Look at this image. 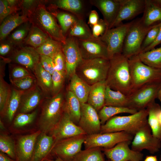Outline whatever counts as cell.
<instances>
[{
	"mask_svg": "<svg viewBox=\"0 0 161 161\" xmlns=\"http://www.w3.org/2000/svg\"><path fill=\"white\" fill-rule=\"evenodd\" d=\"M86 135H80L59 141L54 145L51 152L64 160L73 159L81 151Z\"/></svg>",
	"mask_w": 161,
	"mask_h": 161,
	"instance_id": "obj_12",
	"label": "cell"
},
{
	"mask_svg": "<svg viewBox=\"0 0 161 161\" xmlns=\"http://www.w3.org/2000/svg\"><path fill=\"white\" fill-rule=\"evenodd\" d=\"M24 91L14 88L12 89L4 112L9 122H11L13 120L19 107L21 97Z\"/></svg>",
	"mask_w": 161,
	"mask_h": 161,
	"instance_id": "obj_34",
	"label": "cell"
},
{
	"mask_svg": "<svg viewBox=\"0 0 161 161\" xmlns=\"http://www.w3.org/2000/svg\"><path fill=\"white\" fill-rule=\"evenodd\" d=\"M28 20L27 16L16 13L7 17L1 24L0 40H4L13 30Z\"/></svg>",
	"mask_w": 161,
	"mask_h": 161,
	"instance_id": "obj_27",
	"label": "cell"
},
{
	"mask_svg": "<svg viewBox=\"0 0 161 161\" xmlns=\"http://www.w3.org/2000/svg\"><path fill=\"white\" fill-rule=\"evenodd\" d=\"M62 50L66 63V75L71 77L75 73L76 68L83 58L75 38H66L65 44H62Z\"/></svg>",
	"mask_w": 161,
	"mask_h": 161,
	"instance_id": "obj_17",
	"label": "cell"
},
{
	"mask_svg": "<svg viewBox=\"0 0 161 161\" xmlns=\"http://www.w3.org/2000/svg\"><path fill=\"white\" fill-rule=\"evenodd\" d=\"M57 8L67 10L76 15L79 18L78 14L82 11L83 5L80 0H58L54 3Z\"/></svg>",
	"mask_w": 161,
	"mask_h": 161,
	"instance_id": "obj_39",
	"label": "cell"
},
{
	"mask_svg": "<svg viewBox=\"0 0 161 161\" xmlns=\"http://www.w3.org/2000/svg\"><path fill=\"white\" fill-rule=\"evenodd\" d=\"M12 44L9 41L2 43L0 46V54L4 56L7 54L11 51Z\"/></svg>",
	"mask_w": 161,
	"mask_h": 161,
	"instance_id": "obj_54",
	"label": "cell"
},
{
	"mask_svg": "<svg viewBox=\"0 0 161 161\" xmlns=\"http://www.w3.org/2000/svg\"><path fill=\"white\" fill-rule=\"evenodd\" d=\"M66 75V73L56 70L52 75V92L54 96L59 93L63 86Z\"/></svg>",
	"mask_w": 161,
	"mask_h": 161,
	"instance_id": "obj_46",
	"label": "cell"
},
{
	"mask_svg": "<svg viewBox=\"0 0 161 161\" xmlns=\"http://www.w3.org/2000/svg\"><path fill=\"white\" fill-rule=\"evenodd\" d=\"M16 13L9 6L7 0H0V24L7 17Z\"/></svg>",
	"mask_w": 161,
	"mask_h": 161,
	"instance_id": "obj_50",
	"label": "cell"
},
{
	"mask_svg": "<svg viewBox=\"0 0 161 161\" xmlns=\"http://www.w3.org/2000/svg\"><path fill=\"white\" fill-rule=\"evenodd\" d=\"M157 98L160 102H161V87L159 92Z\"/></svg>",
	"mask_w": 161,
	"mask_h": 161,
	"instance_id": "obj_62",
	"label": "cell"
},
{
	"mask_svg": "<svg viewBox=\"0 0 161 161\" xmlns=\"http://www.w3.org/2000/svg\"><path fill=\"white\" fill-rule=\"evenodd\" d=\"M106 86V80L98 82L91 86L87 102L97 112L105 106Z\"/></svg>",
	"mask_w": 161,
	"mask_h": 161,
	"instance_id": "obj_25",
	"label": "cell"
},
{
	"mask_svg": "<svg viewBox=\"0 0 161 161\" xmlns=\"http://www.w3.org/2000/svg\"><path fill=\"white\" fill-rule=\"evenodd\" d=\"M146 109L126 116H114L101 126L100 133L124 131L134 136L142 128L148 124Z\"/></svg>",
	"mask_w": 161,
	"mask_h": 161,
	"instance_id": "obj_2",
	"label": "cell"
},
{
	"mask_svg": "<svg viewBox=\"0 0 161 161\" xmlns=\"http://www.w3.org/2000/svg\"><path fill=\"white\" fill-rule=\"evenodd\" d=\"M134 136L124 131L100 133L87 135L83 143L85 149L98 147L111 148L124 141H132Z\"/></svg>",
	"mask_w": 161,
	"mask_h": 161,
	"instance_id": "obj_9",
	"label": "cell"
},
{
	"mask_svg": "<svg viewBox=\"0 0 161 161\" xmlns=\"http://www.w3.org/2000/svg\"><path fill=\"white\" fill-rule=\"evenodd\" d=\"M49 37L41 29L33 25L24 41L27 44L36 49L43 44Z\"/></svg>",
	"mask_w": 161,
	"mask_h": 161,
	"instance_id": "obj_32",
	"label": "cell"
},
{
	"mask_svg": "<svg viewBox=\"0 0 161 161\" xmlns=\"http://www.w3.org/2000/svg\"><path fill=\"white\" fill-rule=\"evenodd\" d=\"M69 36L78 38L93 36L89 28L81 18H78L69 30Z\"/></svg>",
	"mask_w": 161,
	"mask_h": 161,
	"instance_id": "obj_38",
	"label": "cell"
},
{
	"mask_svg": "<svg viewBox=\"0 0 161 161\" xmlns=\"http://www.w3.org/2000/svg\"><path fill=\"white\" fill-rule=\"evenodd\" d=\"M140 60L145 64L161 69V46L138 54Z\"/></svg>",
	"mask_w": 161,
	"mask_h": 161,
	"instance_id": "obj_35",
	"label": "cell"
},
{
	"mask_svg": "<svg viewBox=\"0 0 161 161\" xmlns=\"http://www.w3.org/2000/svg\"><path fill=\"white\" fill-rule=\"evenodd\" d=\"M41 132L39 130L18 139L16 145V161H31L37 138Z\"/></svg>",
	"mask_w": 161,
	"mask_h": 161,
	"instance_id": "obj_19",
	"label": "cell"
},
{
	"mask_svg": "<svg viewBox=\"0 0 161 161\" xmlns=\"http://www.w3.org/2000/svg\"><path fill=\"white\" fill-rule=\"evenodd\" d=\"M38 1L33 0H24L21 1V8L22 15L28 18L33 11L40 4Z\"/></svg>",
	"mask_w": 161,
	"mask_h": 161,
	"instance_id": "obj_48",
	"label": "cell"
},
{
	"mask_svg": "<svg viewBox=\"0 0 161 161\" xmlns=\"http://www.w3.org/2000/svg\"><path fill=\"white\" fill-rule=\"evenodd\" d=\"M145 0H120V6L117 15L109 29L116 27L126 20L134 18L143 13Z\"/></svg>",
	"mask_w": 161,
	"mask_h": 161,
	"instance_id": "obj_18",
	"label": "cell"
},
{
	"mask_svg": "<svg viewBox=\"0 0 161 161\" xmlns=\"http://www.w3.org/2000/svg\"><path fill=\"white\" fill-rule=\"evenodd\" d=\"M33 25L36 26L53 39L65 43L66 37L53 16L40 3L29 18Z\"/></svg>",
	"mask_w": 161,
	"mask_h": 161,
	"instance_id": "obj_5",
	"label": "cell"
},
{
	"mask_svg": "<svg viewBox=\"0 0 161 161\" xmlns=\"http://www.w3.org/2000/svg\"><path fill=\"white\" fill-rule=\"evenodd\" d=\"M132 21L108 29L99 38L106 45L110 59L114 55L122 53L126 35Z\"/></svg>",
	"mask_w": 161,
	"mask_h": 161,
	"instance_id": "obj_10",
	"label": "cell"
},
{
	"mask_svg": "<svg viewBox=\"0 0 161 161\" xmlns=\"http://www.w3.org/2000/svg\"><path fill=\"white\" fill-rule=\"evenodd\" d=\"M158 118L159 122L161 125V110L159 113Z\"/></svg>",
	"mask_w": 161,
	"mask_h": 161,
	"instance_id": "obj_61",
	"label": "cell"
},
{
	"mask_svg": "<svg viewBox=\"0 0 161 161\" xmlns=\"http://www.w3.org/2000/svg\"><path fill=\"white\" fill-rule=\"evenodd\" d=\"M0 129L2 130H4L5 129L4 124L1 120L0 121Z\"/></svg>",
	"mask_w": 161,
	"mask_h": 161,
	"instance_id": "obj_60",
	"label": "cell"
},
{
	"mask_svg": "<svg viewBox=\"0 0 161 161\" xmlns=\"http://www.w3.org/2000/svg\"><path fill=\"white\" fill-rule=\"evenodd\" d=\"M161 83L145 85L133 92L127 96V107L139 111L155 102L158 98Z\"/></svg>",
	"mask_w": 161,
	"mask_h": 161,
	"instance_id": "obj_8",
	"label": "cell"
},
{
	"mask_svg": "<svg viewBox=\"0 0 161 161\" xmlns=\"http://www.w3.org/2000/svg\"><path fill=\"white\" fill-rule=\"evenodd\" d=\"M83 59L103 58L110 60L107 47L100 38H76Z\"/></svg>",
	"mask_w": 161,
	"mask_h": 161,
	"instance_id": "obj_11",
	"label": "cell"
},
{
	"mask_svg": "<svg viewBox=\"0 0 161 161\" xmlns=\"http://www.w3.org/2000/svg\"><path fill=\"white\" fill-rule=\"evenodd\" d=\"M30 28L27 23L15 30L10 35L8 41L12 45L20 43L27 36Z\"/></svg>",
	"mask_w": 161,
	"mask_h": 161,
	"instance_id": "obj_43",
	"label": "cell"
},
{
	"mask_svg": "<svg viewBox=\"0 0 161 161\" xmlns=\"http://www.w3.org/2000/svg\"><path fill=\"white\" fill-rule=\"evenodd\" d=\"M90 2L101 12L108 29H109L117 15L120 0H93Z\"/></svg>",
	"mask_w": 161,
	"mask_h": 161,
	"instance_id": "obj_21",
	"label": "cell"
},
{
	"mask_svg": "<svg viewBox=\"0 0 161 161\" xmlns=\"http://www.w3.org/2000/svg\"><path fill=\"white\" fill-rule=\"evenodd\" d=\"M107 85L127 97L132 92L128 58L122 53L114 55L110 59V66L106 80Z\"/></svg>",
	"mask_w": 161,
	"mask_h": 161,
	"instance_id": "obj_1",
	"label": "cell"
},
{
	"mask_svg": "<svg viewBox=\"0 0 161 161\" xmlns=\"http://www.w3.org/2000/svg\"><path fill=\"white\" fill-rule=\"evenodd\" d=\"M11 92L6 82L2 77L0 80V111L1 113L4 112L10 98Z\"/></svg>",
	"mask_w": 161,
	"mask_h": 161,
	"instance_id": "obj_44",
	"label": "cell"
},
{
	"mask_svg": "<svg viewBox=\"0 0 161 161\" xmlns=\"http://www.w3.org/2000/svg\"><path fill=\"white\" fill-rule=\"evenodd\" d=\"M161 25V22L154 25L148 32L142 44L141 52L155 41L159 31Z\"/></svg>",
	"mask_w": 161,
	"mask_h": 161,
	"instance_id": "obj_47",
	"label": "cell"
},
{
	"mask_svg": "<svg viewBox=\"0 0 161 161\" xmlns=\"http://www.w3.org/2000/svg\"><path fill=\"white\" fill-rule=\"evenodd\" d=\"M37 112L35 111L31 113H20L15 118L13 124L16 128H21L32 123L35 118Z\"/></svg>",
	"mask_w": 161,
	"mask_h": 161,
	"instance_id": "obj_45",
	"label": "cell"
},
{
	"mask_svg": "<svg viewBox=\"0 0 161 161\" xmlns=\"http://www.w3.org/2000/svg\"><path fill=\"white\" fill-rule=\"evenodd\" d=\"M10 81L18 89L23 91L28 90L35 86L36 82L34 75L17 79H10Z\"/></svg>",
	"mask_w": 161,
	"mask_h": 161,
	"instance_id": "obj_42",
	"label": "cell"
},
{
	"mask_svg": "<svg viewBox=\"0 0 161 161\" xmlns=\"http://www.w3.org/2000/svg\"><path fill=\"white\" fill-rule=\"evenodd\" d=\"M99 19L98 14L95 10H92L89 15L88 23L93 26L96 24Z\"/></svg>",
	"mask_w": 161,
	"mask_h": 161,
	"instance_id": "obj_55",
	"label": "cell"
},
{
	"mask_svg": "<svg viewBox=\"0 0 161 161\" xmlns=\"http://www.w3.org/2000/svg\"><path fill=\"white\" fill-rule=\"evenodd\" d=\"M110 60L103 58L82 59L77 66L75 74L90 86L106 80Z\"/></svg>",
	"mask_w": 161,
	"mask_h": 161,
	"instance_id": "obj_4",
	"label": "cell"
},
{
	"mask_svg": "<svg viewBox=\"0 0 161 161\" xmlns=\"http://www.w3.org/2000/svg\"><path fill=\"white\" fill-rule=\"evenodd\" d=\"M137 111L136 110L126 107L104 106L98 112V114L102 125L110 118L117 114L123 113L132 114Z\"/></svg>",
	"mask_w": 161,
	"mask_h": 161,
	"instance_id": "obj_33",
	"label": "cell"
},
{
	"mask_svg": "<svg viewBox=\"0 0 161 161\" xmlns=\"http://www.w3.org/2000/svg\"><path fill=\"white\" fill-rule=\"evenodd\" d=\"M62 44L50 37L38 47L35 49L40 55H44L52 58L55 55L62 49Z\"/></svg>",
	"mask_w": 161,
	"mask_h": 161,
	"instance_id": "obj_36",
	"label": "cell"
},
{
	"mask_svg": "<svg viewBox=\"0 0 161 161\" xmlns=\"http://www.w3.org/2000/svg\"><path fill=\"white\" fill-rule=\"evenodd\" d=\"M40 62L44 69L51 75L55 70L52 59L51 57L40 55Z\"/></svg>",
	"mask_w": 161,
	"mask_h": 161,
	"instance_id": "obj_53",
	"label": "cell"
},
{
	"mask_svg": "<svg viewBox=\"0 0 161 161\" xmlns=\"http://www.w3.org/2000/svg\"><path fill=\"white\" fill-rule=\"evenodd\" d=\"M55 15L64 35L69 31L78 19L70 14L64 12L57 13Z\"/></svg>",
	"mask_w": 161,
	"mask_h": 161,
	"instance_id": "obj_41",
	"label": "cell"
},
{
	"mask_svg": "<svg viewBox=\"0 0 161 161\" xmlns=\"http://www.w3.org/2000/svg\"><path fill=\"white\" fill-rule=\"evenodd\" d=\"M0 150L11 159H16V145L13 139L6 134H0Z\"/></svg>",
	"mask_w": 161,
	"mask_h": 161,
	"instance_id": "obj_40",
	"label": "cell"
},
{
	"mask_svg": "<svg viewBox=\"0 0 161 161\" xmlns=\"http://www.w3.org/2000/svg\"><path fill=\"white\" fill-rule=\"evenodd\" d=\"M146 109L148 113V123L152 134L161 141V125L158 118L159 113L161 110L160 106L155 102Z\"/></svg>",
	"mask_w": 161,
	"mask_h": 161,
	"instance_id": "obj_29",
	"label": "cell"
},
{
	"mask_svg": "<svg viewBox=\"0 0 161 161\" xmlns=\"http://www.w3.org/2000/svg\"><path fill=\"white\" fill-rule=\"evenodd\" d=\"M141 20L145 26L150 27L161 22V0H145V7Z\"/></svg>",
	"mask_w": 161,
	"mask_h": 161,
	"instance_id": "obj_23",
	"label": "cell"
},
{
	"mask_svg": "<svg viewBox=\"0 0 161 161\" xmlns=\"http://www.w3.org/2000/svg\"><path fill=\"white\" fill-rule=\"evenodd\" d=\"M128 62L132 92L147 84L161 83V69L145 64L138 54L128 58Z\"/></svg>",
	"mask_w": 161,
	"mask_h": 161,
	"instance_id": "obj_3",
	"label": "cell"
},
{
	"mask_svg": "<svg viewBox=\"0 0 161 161\" xmlns=\"http://www.w3.org/2000/svg\"><path fill=\"white\" fill-rule=\"evenodd\" d=\"M70 78L68 90L76 97L81 103H86L91 86L86 83L75 73Z\"/></svg>",
	"mask_w": 161,
	"mask_h": 161,
	"instance_id": "obj_26",
	"label": "cell"
},
{
	"mask_svg": "<svg viewBox=\"0 0 161 161\" xmlns=\"http://www.w3.org/2000/svg\"><path fill=\"white\" fill-rule=\"evenodd\" d=\"M41 97V91L37 86L25 91L19 106L20 113H26L34 109L39 104Z\"/></svg>",
	"mask_w": 161,
	"mask_h": 161,
	"instance_id": "obj_24",
	"label": "cell"
},
{
	"mask_svg": "<svg viewBox=\"0 0 161 161\" xmlns=\"http://www.w3.org/2000/svg\"><path fill=\"white\" fill-rule=\"evenodd\" d=\"M131 141L121 142L111 148H101V150L111 161H140L143 154L140 152L130 148L129 145Z\"/></svg>",
	"mask_w": 161,
	"mask_h": 161,
	"instance_id": "obj_15",
	"label": "cell"
},
{
	"mask_svg": "<svg viewBox=\"0 0 161 161\" xmlns=\"http://www.w3.org/2000/svg\"><path fill=\"white\" fill-rule=\"evenodd\" d=\"M101 151L98 147L81 150L74 157V161H104Z\"/></svg>",
	"mask_w": 161,
	"mask_h": 161,
	"instance_id": "obj_37",
	"label": "cell"
},
{
	"mask_svg": "<svg viewBox=\"0 0 161 161\" xmlns=\"http://www.w3.org/2000/svg\"><path fill=\"white\" fill-rule=\"evenodd\" d=\"M52 59L55 70L66 73L65 58L62 49L59 51Z\"/></svg>",
	"mask_w": 161,
	"mask_h": 161,
	"instance_id": "obj_49",
	"label": "cell"
},
{
	"mask_svg": "<svg viewBox=\"0 0 161 161\" xmlns=\"http://www.w3.org/2000/svg\"><path fill=\"white\" fill-rule=\"evenodd\" d=\"M44 161H65L62 160L59 157H58L55 160H49L48 159H46Z\"/></svg>",
	"mask_w": 161,
	"mask_h": 161,
	"instance_id": "obj_59",
	"label": "cell"
},
{
	"mask_svg": "<svg viewBox=\"0 0 161 161\" xmlns=\"http://www.w3.org/2000/svg\"><path fill=\"white\" fill-rule=\"evenodd\" d=\"M54 143L52 136L41 132L37 138L30 161H44L51 152Z\"/></svg>",
	"mask_w": 161,
	"mask_h": 161,
	"instance_id": "obj_22",
	"label": "cell"
},
{
	"mask_svg": "<svg viewBox=\"0 0 161 161\" xmlns=\"http://www.w3.org/2000/svg\"><path fill=\"white\" fill-rule=\"evenodd\" d=\"M49 133L54 139L53 146L61 140L80 135H86L80 126L71 120L65 112L59 122Z\"/></svg>",
	"mask_w": 161,
	"mask_h": 161,
	"instance_id": "obj_14",
	"label": "cell"
},
{
	"mask_svg": "<svg viewBox=\"0 0 161 161\" xmlns=\"http://www.w3.org/2000/svg\"><path fill=\"white\" fill-rule=\"evenodd\" d=\"M10 158L6 155L5 154L0 152V161H16V160Z\"/></svg>",
	"mask_w": 161,
	"mask_h": 161,
	"instance_id": "obj_57",
	"label": "cell"
},
{
	"mask_svg": "<svg viewBox=\"0 0 161 161\" xmlns=\"http://www.w3.org/2000/svg\"><path fill=\"white\" fill-rule=\"evenodd\" d=\"M40 55L35 49L30 46L24 47L15 50L12 56L14 62L33 72L40 62Z\"/></svg>",
	"mask_w": 161,
	"mask_h": 161,
	"instance_id": "obj_20",
	"label": "cell"
},
{
	"mask_svg": "<svg viewBox=\"0 0 161 161\" xmlns=\"http://www.w3.org/2000/svg\"><path fill=\"white\" fill-rule=\"evenodd\" d=\"M33 73L37 83L44 92H52V75L45 70L39 62L35 66Z\"/></svg>",
	"mask_w": 161,
	"mask_h": 161,
	"instance_id": "obj_30",
	"label": "cell"
},
{
	"mask_svg": "<svg viewBox=\"0 0 161 161\" xmlns=\"http://www.w3.org/2000/svg\"><path fill=\"white\" fill-rule=\"evenodd\" d=\"M107 29V25L104 20L100 19L96 24L92 26V35L95 38H99Z\"/></svg>",
	"mask_w": 161,
	"mask_h": 161,
	"instance_id": "obj_52",
	"label": "cell"
},
{
	"mask_svg": "<svg viewBox=\"0 0 161 161\" xmlns=\"http://www.w3.org/2000/svg\"><path fill=\"white\" fill-rule=\"evenodd\" d=\"M127 97L118 91L111 89L107 85L105 106L127 107Z\"/></svg>",
	"mask_w": 161,
	"mask_h": 161,
	"instance_id": "obj_31",
	"label": "cell"
},
{
	"mask_svg": "<svg viewBox=\"0 0 161 161\" xmlns=\"http://www.w3.org/2000/svg\"><path fill=\"white\" fill-rule=\"evenodd\" d=\"M78 125L87 135L100 133L101 125L98 113L88 103H81L80 116Z\"/></svg>",
	"mask_w": 161,
	"mask_h": 161,
	"instance_id": "obj_16",
	"label": "cell"
},
{
	"mask_svg": "<svg viewBox=\"0 0 161 161\" xmlns=\"http://www.w3.org/2000/svg\"><path fill=\"white\" fill-rule=\"evenodd\" d=\"M64 110L71 120L78 125L80 116L81 103L76 97L69 90L64 101Z\"/></svg>",
	"mask_w": 161,
	"mask_h": 161,
	"instance_id": "obj_28",
	"label": "cell"
},
{
	"mask_svg": "<svg viewBox=\"0 0 161 161\" xmlns=\"http://www.w3.org/2000/svg\"><path fill=\"white\" fill-rule=\"evenodd\" d=\"M144 161H158L157 157L155 156H147Z\"/></svg>",
	"mask_w": 161,
	"mask_h": 161,
	"instance_id": "obj_58",
	"label": "cell"
},
{
	"mask_svg": "<svg viewBox=\"0 0 161 161\" xmlns=\"http://www.w3.org/2000/svg\"><path fill=\"white\" fill-rule=\"evenodd\" d=\"M64 101L63 95L59 93L45 103L39 123L41 132L49 133L59 122L64 112Z\"/></svg>",
	"mask_w": 161,
	"mask_h": 161,
	"instance_id": "obj_6",
	"label": "cell"
},
{
	"mask_svg": "<svg viewBox=\"0 0 161 161\" xmlns=\"http://www.w3.org/2000/svg\"><path fill=\"white\" fill-rule=\"evenodd\" d=\"M10 79H15L21 78L28 76L33 75L30 71L24 67L16 66L14 67L11 71Z\"/></svg>",
	"mask_w": 161,
	"mask_h": 161,
	"instance_id": "obj_51",
	"label": "cell"
},
{
	"mask_svg": "<svg viewBox=\"0 0 161 161\" xmlns=\"http://www.w3.org/2000/svg\"><path fill=\"white\" fill-rule=\"evenodd\" d=\"M154 26L145 25L140 18L133 21L126 35L122 53L129 58L140 53L143 42L147 33Z\"/></svg>",
	"mask_w": 161,
	"mask_h": 161,
	"instance_id": "obj_7",
	"label": "cell"
},
{
	"mask_svg": "<svg viewBox=\"0 0 161 161\" xmlns=\"http://www.w3.org/2000/svg\"><path fill=\"white\" fill-rule=\"evenodd\" d=\"M161 43V25L157 37L155 41L150 45L145 48L142 52L149 51L154 48L157 46Z\"/></svg>",
	"mask_w": 161,
	"mask_h": 161,
	"instance_id": "obj_56",
	"label": "cell"
},
{
	"mask_svg": "<svg viewBox=\"0 0 161 161\" xmlns=\"http://www.w3.org/2000/svg\"><path fill=\"white\" fill-rule=\"evenodd\" d=\"M161 147V141L153 135L148 124L135 134L131 142V149L139 152L146 149L154 154L158 151Z\"/></svg>",
	"mask_w": 161,
	"mask_h": 161,
	"instance_id": "obj_13",
	"label": "cell"
}]
</instances>
